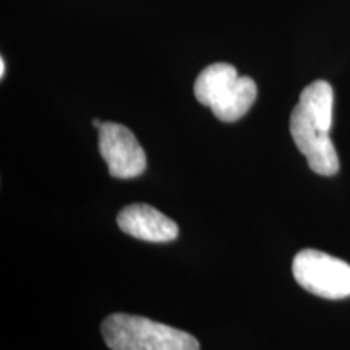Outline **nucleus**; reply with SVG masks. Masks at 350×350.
Listing matches in <instances>:
<instances>
[{"label": "nucleus", "instance_id": "9d476101", "mask_svg": "<svg viewBox=\"0 0 350 350\" xmlns=\"http://www.w3.org/2000/svg\"><path fill=\"white\" fill-rule=\"evenodd\" d=\"M93 125L96 126V129H100V125H103V124H100V122H99L98 119H94V120H93Z\"/></svg>", "mask_w": 350, "mask_h": 350}, {"label": "nucleus", "instance_id": "20e7f679", "mask_svg": "<svg viewBox=\"0 0 350 350\" xmlns=\"http://www.w3.org/2000/svg\"><path fill=\"white\" fill-rule=\"evenodd\" d=\"M291 135L314 174L326 177L338 174L339 156L329 131L310 119L299 104L291 113Z\"/></svg>", "mask_w": 350, "mask_h": 350}, {"label": "nucleus", "instance_id": "f257e3e1", "mask_svg": "<svg viewBox=\"0 0 350 350\" xmlns=\"http://www.w3.org/2000/svg\"><path fill=\"white\" fill-rule=\"evenodd\" d=\"M100 332L111 350H200L195 336L138 314H109Z\"/></svg>", "mask_w": 350, "mask_h": 350}, {"label": "nucleus", "instance_id": "7ed1b4c3", "mask_svg": "<svg viewBox=\"0 0 350 350\" xmlns=\"http://www.w3.org/2000/svg\"><path fill=\"white\" fill-rule=\"evenodd\" d=\"M99 152L116 178L138 177L146 169L142 144L125 125L106 122L99 129Z\"/></svg>", "mask_w": 350, "mask_h": 350}, {"label": "nucleus", "instance_id": "f03ea898", "mask_svg": "<svg viewBox=\"0 0 350 350\" xmlns=\"http://www.w3.org/2000/svg\"><path fill=\"white\" fill-rule=\"evenodd\" d=\"M297 284L310 294L327 300L350 297V265L325 252L305 248L292 262Z\"/></svg>", "mask_w": 350, "mask_h": 350}, {"label": "nucleus", "instance_id": "39448f33", "mask_svg": "<svg viewBox=\"0 0 350 350\" xmlns=\"http://www.w3.org/2000/svg\"><path fill=\"white\" fill-rule=\"evenodd\" d=\"M120 230L130 237L146 242H172L178 235V226L150 204H130L117 216Z\"/></svg>", "mask_w": 350, "mask_h": 350}, {"label": "nucleus", "instance_id": "423d86ee", "mask_svg": "<svg viewBox=\"0 0 350 350\" xmlns=\"http://www.w3.org/2000/svg\"><path fill=\"white\" fill-rule=\"evenodd\" d=\"M237 68L230 64H213L208 65L200 73L195 81V98L203 106L213 107L219 99L227 93V90L237 81Z\"/></svg>", "mask_w": 350, "mask_h": 350}, {"label": "nucleus", "instance_id": "0eeeda50", "mask_svg": "<svg viewBox=\"0 0 350 350\" xmlns=\"http://www.w3.org/2000/svg\"><path fill=\"white\" fill-rule=\"evenodd\" d=\"M258 88L250 77H239L227 93L211 107L214 116L222 122H235L250 111L256 100Z\"/></svg>", "mask_w": 350, "mask_h": 350}, {"label": "nucleus", "instance_id": "6e6552de", "mask_svg": "<svg viewBox=\"0 0 350 350\" xmlns=\"http://www.w3.org/2000/svg\"><path fill=\"white\" fill-rule=\"evenodd\" d=\"M299 106L313 122L331 131L332 129V107H334V91L325 80H317L304 88L300 93Z\"/></svg>", "mask_w": 350, "mask_h": 350}, {"label": "nucleus", "instance_id": "1a4fd4ad", "mask_svg": "<svg viewBox=\"0 0 350 350\" xmlns=\"http://www.w3.org/2000/svg\"><path fill=\"white\" fill-rule=\"evenodd\" d=\"M0 77H5V60H3V57L0 59Z\"/></svg>", "mask_w": 350, "mask_h": 350}]
</instances>
